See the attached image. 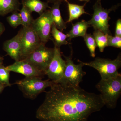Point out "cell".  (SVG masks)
Masks as SVG:
<instances>
[{
	"mask_svg": "<svg viewBox=\"0 0 121 121\" xmlns=\"http://www.w3.org/2000/svg\"><path fill=\"white\" fill-rule=\"evenodd\" d=\"M54 56L47 69L45 72V75L55 83H58L62 78L65 67V60L62 58L60 48L55 45Z\"/></svg>",
	"mask_w": 121,
	"mask_h": 121,
	"instance_id": "30bf717a",
	"label": "cell"
},
{
	"mask_svg": "<svg viewBox=\"0 0 121 121\" xmlns=\"http://www.w3.org/2000/svg\"><path fill=\"white\" fill-rule=\"evenodd\" d=\"M66 59V66L62 78L58 83L69 84L75 87H79L82 81L86 72L82 70L83 64L80 60V64H76L72 60V52L69 56H64Z\"/></svg>",
	"mask_w": 121,
	"mask_h": 121,
	"instance_id": "5b68a950",
	"label": "cell"
},
{
	"mask_svg": "<svg viewBox=\"0 0 121 121\" xmlns=\"http://www.w3.org/2000/svg\"><path fill=\"white\" fill-rule=\"evenodd\" d=\"M69 13V17L66 23H70L75 20L78 19L82 15L88 14L85 11L84 8L86 4L83 5L75 4L67 1Z\"/></svg>",
	"mask_w": 121,
	"mask_h": 121,
	"instance_id": "e0dca14e",
	"label": "cell"
},
{
	"mask_svg": "<svg viewBox=\"0 0 121 121\" xmlns=\"http://www.w3.org/2000/svg\"><path fill=\"white\" fill-rule=\"evenodd\" d=\"M22 5L27 8L32 13L36 12L40 15L51 7L48 6V2H43L40 0H22Z\"/></svg>",
	"mask_w": 121,
	"mask_h": 121,
	"instance_id": "9a60e30c",
	"label": "cell"
},
{
	"mask_svg": "<svg viewBox=\"0 0 121 121\" xmlns=\"http://www.w3.org/2000/svg\"><path fill=\"white\" fill-rule=\"evenodd\" d=\"M61 2H58L54 4L50 8V10L53 20V24L56 28L63 32L67 28L66 22L64 21L61 16L60 7Z\"/></svg>",
	"mask_w": 121,
	"mask_h": 121,
	"instance_id": "5bb4252c",
	"label": "cell"
},
{
	"mask_svg": "<svg viewBox=\"0 0 121 121\" xmlns=\"http://www.w3.org/2000/svg\"><path fill=\"white\" fill-rule=\"evenodd\" d=\"M78 0L80 1H85L86 2H88L90 1V0Z\"/></svg>",
	"mask_w": 121,
	"mask_h": 121,
	"instance_id": "f546056e",
	"label": "cell"
},
{
	"mask_svg": "<svg viewBox=\"0 0 121 121\" xmlns=\"http://www.w3.org/2000/svg\"><path fill=\"white\" fill-rule=\"evenodd\" d=\"M83 38L87 47L90 51L91 56L94 58L95 56V51L97 45L93 35L86 33Z\"/></svg>",
	"mask_w": 121,
	"mask_h": 121,
	"instance_id": "44dd1931",
	"label": "cell"
},
{
	"mask_svg": "<svg viewBox=\"0 0 121 121\" xmlns=\"http://www.w3.org/2000/svg\"><path fill=\"white\" fill-rule=\"evenodd\" d=\"M55 83L50 79L43 80L41 77H25V78L17 81L19 89L24 96L28 98L34 99L39 94L43 92L45 89L51 87Z\"/></svg>",
	"mask_w": 121,
	"mask_h": 121,
	"instance_id": "3957f363",
	"label": "cell"
},
{
	"mask_svg": "<svg viewBox=\"0 0 121 121\" xmlns=\"http://www.w3.org/2000/svg\"><path fill=\"white\" fill-rule=\"evenodd\" d=\"M80 62L84 66H89L96 69L99 72L102 79L115 78L120 74L118 70L121 66V54L113 60L97 58L88 63Z\"/></svg>",
	"mask_w": 121,
	"mask_h": 121,
	"instance_id": "277c9868",
	"label": "cell"
},
{
	"mask_svg": "<svg viewBox=\"0 0 121 121\" xmlns=\"http://www.w3.org/2000/svg\"><path fill=\"white\" fill-rule=\"evenodd\" d=\"M19 13L22 22L21 25L23 27H31L34 20L32 16L31 12L27 8L22 5Z\"/></svg>",
	"mask_w": 121,
	"mask_h": 121,
	"instance_id": "ffe728a7",
	"label": "cell"
},
{
	"mask_svg": "<svg viewBox=\"0 0 121 121\" xmlns=\"http://www.w3.org/2000/svg\"><path fill=\"white\" fill-rule=\"evenodd\" d=\"M117 7V5H116L109 9H105L102 7L100 1H97L93 6L94 12L92 18L87 22L95 30H100L106 35H111L109 15L111 11L115 10Z\"/></svg>",
	"mask_w": 121,
	"mask_h": 121,
	"instance_id": "52a82bcc",
	"label": "cell"
},
{
	"mask_svg": "<svg viewBox=\"0 0 121 121\" xmlns=\"http://www.w3.org/2000/svg\"><path fill=\"white\" fill-rule=\"evenodd\" d=\"M45 44L41 43L35 51L23 59L44 74L54 53V48L47 47Z\"/></svg>",
	"mask_w": 121,
	"mask_h": 121,
	"instance_id": "8992f818",
	"label": "cell"
},
{
	"mask_svg": "<svg viewBox=\"0 0 121 121\" xmlns=\"http://www.w3.org/2000/svg\"><path fill=\"white\" fill-rule=\"evenodd\" d=\"M48 2H50V3H54L56 2H62L63 1H65L66 2L67 1V0H47Z\"/></svg>",
	"mask_w": 121,
	"mask_h": 121,
	"instance_id": "4316f807",
	"label": "cell"
},
{
	"mask_svg": "<svg viewBox=\"0 0 121 121\" xmlns=\"http://www.w3.org/2000/svg\"><path fill=\"white\" fill-rule=\"evenodd\" d=\"M93 35L100 52H103L105 48L107 47V35L100 30H95Z\"/></svg>",
	"mask_w": 121,
	"mask_h": 121,
	"instance_id": "d6986e66",
	"label": "cell"
},
{
	"mask_svg": "<svg viewBox=\"0 0 121 121\" xmlns=\"http://www.w3.org/2000/svg\"><path fill=\"white\" fill-rule=\"evenodd\" d=\"M20 31L21 43L20 60H22L35 51L42 42L31 27H23Z\"/></svg>",
	"mask_w": 121,
	"mask_h": 121,
	"instance_id": "ba28073f",
	"label": "cell"
},
{
	"mask_svg": "<svg viewBox=\"0 0 121 121\" xmlns=\"http://www.w3.org/2000/svg\"><path fill=\"white\" fill-rule=\"evenodd\" d=\"M5 87L6 86L4 85H3V84H1L0 83V93L2 92V91L4 89Z\"/></svg>",
	"mask_w": 121,
	"mask_h": 121,
	"instance_id": "83f0119b",
	"label": "cell"
},
{
	"mask_svg": "<svg viewBox=\"0 0 121 121\" xmlns=\"http://www.w3.org/2000/svg\"><path fill=\"white\" fill-rule=\"evenodd\" d=\"M107 46L121 48V37L107 35Z\"/></svg>",
	"mask_w": 121,
	"mask_h": 121,
	"instance_id": "cb8c5ba5",
	"label": "cell"
},
{
	"mask_svg": "<svg viewBox=\"0 0 121 121\" xmlns=\"http://www.w3.org/2000/svg\"><path fill=\"white\" fill-rule=\"evenodd\" d=\"M53 24L51 11L48 9L44 11L36 19L34 20L31 27L38 35L41 42L46 44L50 39Z\"/></svg>",
	"mask_w": 121,
	"mask_h": 121,
	"instance_id": "9c48e42d",
	"label": "cell"
},
{
	"mask_svg": "<svg viewBox=\"0 0 121 121\" xmlns=\"http://www.w3.org/2000/svg\"><path fill=\"white\" fill-rule=\"evenodd\" d=\"M9 71L13 72L23 75L26 77L39 76L45 75L43 72L24 60L15 61L13 64L6 67Z\"/></svg>",
	"mask_w": 121,
	"mask_h": 121,
	"instance_id": "8fae6325",
	"label": "cell"
},
{
	"mask_svg": "<svg viewBox=\"0 0 121 121\" xmlns=\"http://www.w3.org/2000/svg\"><path fill=\"white\" fill-rule=\"evenodd\" d=\"M51 33L54 38L55 45L57 47L60 48L62 45L69 44L67 40L68 38L67 35H65L58 29L54 24L52 27Z\"/></svg>",
	"mask_w": 121,
	"mask_h": 121,
	"instance_id": "ac0fdd59",
	"label": "cell"
},
{
	"mask_svg": "<svg viewBox=\"0 0 121 121\" xmlns=\"http://www.w3.org/2000/svg\"><path fill=\"white\" fill-rule=\"evenodd\" d=\"M3 48L7 54L15 61L20 60L21 43L20 31L13 38L4 42Z\"/></svg>",
	"mask_w": 121,
	"mask_h": 121,
	"instance_id": "7c38bea8",
	"label": "cell"
},
{
	"mask_svg": "<svg viewBox=\"0 0 121 121\" xmlns=\"http://www.w3.org/2000/svg\"><path fill=\"white\" fill-rule=\"evenodd\" d=\"M10 72L2 64L0 65V83L6 86H11L9 82Z\"/></svg>",
	"mask_w": 121,
	"mask_h": 121,
	"instance_id": "7402d4cb",
	"label": "cell"
},
{
	"mask_svg": "<svg viewBox=\"0 0 121 121\" xmlns=\"http://www.w3.org/2000/svg\"><path fill=\"white\" fill-rule=\"evenodd\" d=\"M105 105L100 95L69 84L54 83L46 93L36 117L43 121H88Z\"/></svg>",
	"mask_w": 121,
	"mask_h": 121,
	"instance_id": "6da1fadb",
	"label": "cell"
},
{
	"mask_svg": "<svg viewBox=\"0 0 121 121\" xmlns=\"http://www.w3.org/2000/svg\"><path fill=\"white\" fill-rule=\"evenodd\" d=\"M115 36L121 37V19L117 21L115 27Z\"/></svg>",
	"mask_w": 121,
	"mask_h": 121,
	"instance_id": "d4e9b609",
	"label": "cell"
},
{
	"mask_svg": "<svg viewBox=\"0 0 121 121\" xmlns=\"http://www.w3.org/2000/svg\"><path fill=\"white\" fill-rule=\"evenodd\" d=\"M90 26L88 22L84 20L73 25L71 30L67 34L68 40L76 37H84L87 33L88 28Z\"/></svg>",
	"mask_w": 121,
	"mask_h": 121,
	"instance_id": "4fadbf2b",
	"label": "cell"
},
{
	"mask_svg": "<svg viewBox=\"0 0 121 121\" xmlns=\"http://www.w3.org/2000/svg\"><path fill=\"white\" fill-rule=\"evenodd\" d=\"M97 1H101V0H96Z\"/></svg>",
	"mask_w": 121,
	"mask_h": 121,
	"instance_id": "4dcf8cb0",
	"label": "cell"
},
{
	"mask_svg": "<svg viewBox=\"0 0 121 121\" xmlns=\"http://www.w3.org/2000/svg\"><path fill=\"white\" fill-rule=\"evenodd\" d=\"M5 30V28L4 24L0 21V37Z\"/></svg>",
	"mask_w": 121,
	"mask_h": 121,
	"instance_id": "484cf974",
	"label": "cell"
},
{
	"mask_svg": "<svg viewBox=\"0 0 121 121\" xmlns=\"http://www.w3.org/2000/svg\"><path fill=\"white\" fill-rule=\"evenodd\" d=\"M105 105L113 109L117 106L121 94V75L109 79H101L96 85Z\"/></svg>",
	"mask_w": 121,
	"mask_h": 121,
	"instance_id": "7a4b0ae2",
	"label": "cell"
},
{
	"mask_svg": "<svg viewBox=\"0 0 121 121\" xmlns=\"http://www.w3.org/2000/svg\"><path fill=\"white\" fill-rule=\"evenodd\" d=\"M20 5L19 0H0V15L19 11Z\"/></svg>",
	"mask_w": 121,
	"mask_h": 121,
	"instance_id": "2e32d148",
	"label": "cell"
},
{
	"mask_svg": "<svg viewBox=\"0 0 121 121\" xmlns=\"http://www.w3.org/2000/svg\"><path fill=\"white\" fill-rule=\"evenodd\" d=\"M7 21L11 27L16 28L22 24L21 18L19 13L15 11L12 14L7 17Z\"/></svg>",
	"mask_w": 121,
	"mask_h": 121,
	"instance_id": "603a6c76",
	"label": "cell"
},
{
	"mask_svg": "<svg viewBox=\"0 0 121 121\" xmlns=\"http://www.w3.org/2000/svg\"><path fill=\"white\" fill-rule=\"evenodd\" d=\"M2 63V58L0 56V65H1Z\"/></svg>",
	"mask_w": 121,
	"mask_h": 121,
	"instance_id": "f1b7e54d",
	"label": "cell"
}]
</instances>
